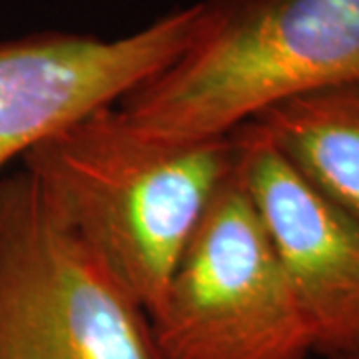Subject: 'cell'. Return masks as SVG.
<instances>
[{"label": "cell", "instance_id": "cell-1", "mask_svg": "<svg viewBox=\"0 0 359 359\" xmlns=\"http://www.w3.org/2000/svg\"><path fill=\"white\" fill-rule=\"evenodd\" d=\"M20 162L54 216L148 311L236 170L238 142L233 132L150 140L112 106L50 134Z\"/></svg>", "mask_w": 359, "mask_h": 359}, {"label": "cell", "instance_id": "cell-2", "mask_svg": "<svg viewBox=\"0 0 359 359\" xmlns=\"http://www.w3.org/2000/svg\"><path fill=\"white\" fill-rule=\"evenodd\" d=\"M346 82H359V0H198L186 48L114 108L150 140L194 142Z\"/></svg>", "mask_w": 359, "mask_h": 359}, {"label": "cell", "instance_id": "cell-3", "mask_svg": "<svg viewBox=\"0 0 359 359\" xmlns=\"http://www.w3.org/2000/svg\"><path fill=\"white\" fill-rule=\"evenodd\" d=\"M0 359H166L146 309L25 170L0 178Z\"/></svg>", "mask_w": 359, "mask_h": 359}, {"label": "cell", "instance_id": "cell-4", "mask_svg": "<svg viewBox=\"0 0 359 359\" xmlns=\"http://www.w3.org/2000/svg\"><path fill=\"white\" fill-rule=\"evenodd\" d=\"M166 359H306L313 341L236 170L148 308Z\"/></svg>", "mask_w": 359, "mask_h": 359}, {"label": "cell", "instance_id": "cell-5", "mask_svg": "<svg viewBox=\"0 0 359 359\" xmlns=\"http://www.w3.org/2000/svg\"><path fill=\"white\" fill-rule=\"evenodd\" d=\"M196 18L192 2L120 39L48 30L0 42V170L162 72L190 42Z\"/></svg>", "mask_w": 359, "mask_h": 359}, {"label": "cell", "instance_id": "cell-6", "mask_svg": "<svg viewBox=\"0 0 359 359\" xmlns=\"http://www.w3.org/2000/svg\"><path fill=\"white\" fill-rule=\"evenodd\" d=\"M238 174L323 358L359 351V222L290 166L256 124L233 130Z\"/></svg>", "mask_w": 359, "mask_h": 359}, {"label": "cell", "instance_id": "cell-7", "mask_svg": "<svg viewBox=\"0 0 359 359\" xmlns=\"http://www.w3.org/2000/svg\"><path fill=\"white\" fill-rule=\"evenodd\" d=\"M248 122L302 178L359 222V82L285 98Z\"/></svg>", "mask_w": 359, "mask_h": 359}, {"label": "cell", "instance_id": "cell-8", "mask_svg": "<svg viewBox=\"0 0 359 359\" xmlns=\"http://www.w3.org/2000/svg\"><path fill=\"white\" fill-rule=\"evenodd\" d=\"M323 359H359V351H351V353H337V355H330Z\"/></svg>", "mask_w": 359, "mask_h": 359}]
</instances>
